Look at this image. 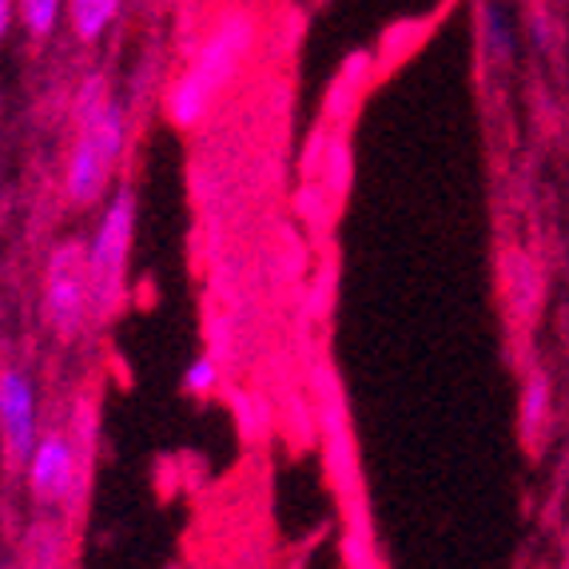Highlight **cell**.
I'll return each mask as SVG.
<instances>
[{
    "label": "cell",
    "instance_id": "9c48e42d",
    "mask_svg": "<svg viewBox=\"0 0 569 569\" xmlns=\"http://www.w3.org/2000/svg\"><path fill=\"white\" fill-rule=\"evenodd\" d=\"M546 418H550V375L546 370H533L526 379L522 390V430L526 438H533L538 430H546Z\"/></svg>",
    "mask_w": 569,
    "mask_h": 569
},
{
    "label": "cell",
    "instance_id": "30bf717a",
    "mask_svg": "<svg viewBox=\"0 0 569 569\" xmlns=\"http://www.w3.org/2000/svg\"><path fill=\"white\" fill-rule=\"evenodd\" d=\"M60 12H64V0H17V20L29 29V37H37V40L57 32Z\"/></svg>",
    "mask_w": 569,
    "mask_h": 569
},
{
    "label": "cell",
    "instance_id": "7c38bea8",
    "mask_svg": "<svg viewBox=\"0 0 569 569\" xmlns=\"http://www.w3.org/2000/svg\"><path fill=\"white\" fill-rule=\"evenodd\" d=\"M216 387H219V362H216V355H200V359L183 370V390H188V395H196V399L211 395Z\"/></svg>",
    "mask_w": 569,
    "mask_h": 569
},
{
    "label": "cell",
    "instance_id": "7a4b0ae2",
    "mask_svg": "<svg viewBox=\"0 0 569 569\" xmlns=\"http://www.w3.org/2000/svg\"><path fill=\"white\" fill-rule=\"evenodd\" d=\"M136 239V191L116 188L108 196L96 236L88 243V311L108 319L123 303V279H128V256Z\"/></svg>",
    "mask_w": 569,
    "mask_h": 569
},
{
    "label": "cell",
    "instance_id": "ba28073f",
    "mask_svg": "<svg viewBox=\"0 0 569 569\" xmlns=\"http://www.w3.org/2000/svg\"><path fill=\"white\" fill-rule=\"evenodd\" d=\"M64 4H68V29L88 48L100 44V37L112 29L123 9V0H64Z\"/></svg>",
    "mask_w": 569,
    "mask_h": 569
},
{
    "label": "cell",
    "instance_id": "5b68a950",
    "mask_svg": "<svg viewBox=\"0 0 569 569\" xmlns=\"http://www.w3.org/2000/svg\"><path fill=\"white\" fill-rule=\"evenodd\" d=\"M0 435H4V447H9L12 462H29L32 447H37L40 438L37 387L17 367L0 370Z\"/></svg>",
    "mask_w": 569,
    "mask_h": 569
},
{
    "label": "cell",
    "instance_id": "6da1fadb",
    "mask_svg": "<svg viewBox=\"0 0 569 569\" xmlns=\"http://www.w3.org/2000/svg\"><path fill=\"white\" fill-rule=\"evenodd\" d=\"M251 48H256V17L243 9L223 12L216 20V29L208 32V40L196 48V57L180 72V80L171 84L168 120L180 128H200L219 92L239 77Z\"/></svg>",
    "mask_w": 569,
    "mask_h": 569
},
{
    "label": "cell",
    "instance_id": "5bb4252c",
    "mask_svg": "<svg viewBox=\"0 0 569 569\" xmlns=\"http://www.w3.org/2000/svg\"><path fill=\"white\" fill-rule=\"evenodd\" d=\"M9 569H12V566H9Z\"/></svg>",
    "mask_w": 569,
    "mask_h": 569
},
{
    "label": "cell",
    "instance_id": "8992f818",
    "mask_svg": "<svg viewBox=\"0 0 569 569\" xmlns=\"http://www.w3.org/2000/svg\"><path fill=\"white\" fill-rule=\"evenodd\" d=\"M29 490L40 506H60L77 490V442L60 430L40 435L29 455Z\"/></svg>",
    "mask_w": 569,
    "mask_h": 569
},
{
    "label": "cell",
    "instance_id": "277c9868",
    "mask_svg": "<svg viewBox=\"0 0 569 569\" xmlns=\"http://www.w3.org/2000/svg\"><path fill=\"white\" fill-rule=\"evenodd\" d=\"M44 307L60 339H77L88 323V247L60 243L44 271Z\"/></svg>",
    "mask_w": 569,
    "mask_h": 569
},
{
    "label": "cell",
    "instance_id": "8fae6325",
    "mask_svg": "<svg viewBox=\"0 0 569 569\" xmlns=\"http://www.w3.org/2000/svg\"><path fill=\"white\" fill-rule=\"evenodd\" d=\"M510 287H513V307H518V311L526 315L533 307V299H538V291H541L538 267H533L526 256H518L510 263Z\"/></svg>",
    "mask_w": 569,
    "mask_h": 569
},
{
    "label": "cell",
    "instance_id": "3957f363",
    "mask_svg": "<svg viewBox=\"0 0 569 569\" xmlns=\"http://www.w3.org/2000/svg\"><path fill=\"white\" fill-rule=\"evenodd\" d=\"M123 136H128V116L120 100H108L104 108L80 116V132L64 168V196L72 208H92L104 196L123 156Z\"/></svg>",
    "mask_w": 569,
    "mask_h": 569
},
{
    "label": "cell",
    "instance_id": "4fadbf2b",
    "mask_svg": "<svg viewBox=\"0 0 569 569\" xmlns=\"http://www.w3.org/2000/svg\"><path fill=\"white\" fill-rule=\"evenodd\" d=\"M12 20H17V0H0V40L9 37Z\"/></svg>",
    "mask_w": 569,
    "mask_h": 569
},
{
    "label": "cell",
    "instance_id": "52a82bcc",
    "mask_svg": "<svg viewBox=\"0 0 569 569\" xmlns=\"http://www.w3.org/2000/svg\"><path fill=\"white\" fill-rule=\"evenodd\" d=\"M518 20L502 0H478V48L493 68L513 64L518 57Z\"/></svg>",
    "mask_w": 569,
    "mask_h": 569
}]
</instances>
